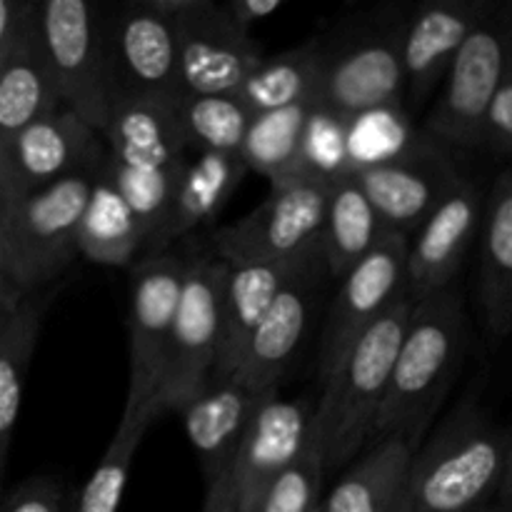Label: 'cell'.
Instances as JSON below:
<instances>
[{"instance_id": "cell-1", "label": "cell", "mask_w": 512, "mask_h": 512, "mask_svg": "<svg viewBox=\"0 0 512 512\" xmlns=\"http://www.w3.org/2000/svg\"><path fill=\"white\" fill-rule=\"evenodd\" d=\"M463 350L465 308L455 285L415 303L370 443L405 438L420 448L453 385Z\"/></svg>"}, {"instance_id": "cell-2", "label": "cell", "mask_w": 512, "mask_h": 512, "mask_svg": "<svg viewBox=\"0 0 512 512\" xmlns=\"http://www.w3.org/2000/svg\"><path fill=\"white\" fill-rule=\"evenodd\" d=\"M410 5H375L340 18L318 35L315 108L343 120L400 108L405 100L403 28Z\"/></svg>"}, {"instance_id": "cell-3", "label": "cell", "mask_w": 512, "mask_h": 512, "mask_svg": "<svg viewBox=\"0 0 512 512\" xmlns=\"http://www.w3.org/2000/svg\"><path fill=\"white\" fill-rule=\"evenodd\" d=\"M413 305L410 298L393 305L323 383L310 415V440L323 455L325 473L355 460L373 438Z\"/></svg>"}, {"instance_id": "cell-4", "label": "cell", "mask_w": 512, "mask_h": 512, "mask_svg": "<svg viewBox=\"0 0 512 512\" xmlns=\"http://www.w3.org/2000/svg\"><path fill=\"white\" fill-rule=\"evenodd\" d=\"M510 433L473 398L463 400L438 433L415 450L408 480L410 512H468L495 503L505 475Z\"/></svg>"}, {"instance_id": "cell-5", "label": "cell", "mask_w": 512, "mask_h": 512, "mask_svg": "<svg viewBox=\"0 0 512 512\" xmlns=\"http://www.w3.org/2000/svg\"><path fill=\"white\" fill-rule=\"evenodd\" d=\"M90 175L33 190L3 208L10 285L20 298L40 293L78 255V233L88 203Z\"/></svg>"}, {"instance_id": "cell-6", "label": "cell", "mask_w": 512, "mask_h": 512, "mask_svg": "<svg viewBox=\"0 0 512 512\" xmlns=\"http://www.w3.org/2000/svg\"><path fill=\"white\" fill-rule=\"evenodd\" d=\"M510 55L512 5H495L455 55L443 90L425 118V135L455 148L483 145L485 115L508 70Z\"/></svg>"}, {"instance_id": "cell-7", "label": "cell", "mask_w": 512, "mask_h": 512, "mask_svg": "<svg viewBox=\"0 0 512 512\" xmlns=\"http://www.w3.org/2000/svg\"><path fill=\"white\" fill-rule=\"evenodd\" d=\"M35 18L63 108L100 133L110 110L100 5L90 0H35Z\"/></svg>"}, {"instance_id": "cell-8", "label": "cell", "mask_w": 512, "mask_h": 512, "mask_svg": "<svg viewBox=\"0 0 512 512\" xmlns=\"http://www.w3.org/2000/svg\"><path fill=\"white\" fill-rule=\"evenodd\" d=\"M330 180L295 178L273 185L268 198L213 235V258L223 263L290 260L320 248Z\"/></svg>"}, {"instance_id": "cell-9", "label": "cell", "mask_w": 512, "mask_h": 512, "mask_svg": "<svg viewBox=\"0 0 512 512\" xmlns=\"http://www.w3.org/2000/svg\"><path fill=\"white\" fill-rule=\"evenodd\" d=\"M228 263L213 255L188 258L165 378L158 390L163 413L180 410L215 373L220 345V303Z\"/></svg>"}, {"instance_id": "cell-10", "label": "cell", "mask_w": 512, "mask_h": 512, "mask_svg": "<svg viewBox=\"0 0 512 512\" xmlns=\"http://www.w3.org/2000/svg\"><path fill=\"white\" fill-rule=\"evenodd\" d=\"M110 100L138 98L173 103L183 88L178 75L175 30L145 0L100 5Z\"/></svg>"}, {"instance_id": "cell-11", "label": "cell", "mask_w": 512, "mask_h": 512, "mask_svg": "<svg viewBox=\"0 0 512 512\" xmlns=\"http://www.w3.org/2000/svg\"><path fill=\"white\" fill-rule=\"evenodd\" d=\"M185 265L188 258L168 250L143 255L138 263L130 265V383L125 398L128 408L158 400L165 365H168Z\"/></svg>"}, {"instance_id": "cell-12", "label": "cell", "mask_w": 512, "mask_h": 512, "mask_svg": "<svg viewBox=\"0 0 512 512\" xmlns=\"http://www.w3.org/2000/svg\"><path fill=\"white\" fill-rule=\"evenodd\" d=\"M408 240L388 233L340 280L320 338V385L393 305L408 298Z\"/></svg>"}, {"instance_id": "cell-13", "label": "cell", "mask_w": 512, "mask_h": 512, "mask_svg": "<svg viewBox=\"0 0 512 512\" xmlns=\"http://www.w3.org/2000/svg\"><path fill=\"white\" fill-rule=\"evenodd\" d=\"M355 180L390 233H415L463 180L445 145L425 135L398 155L358 165Z\"/></svg>"}, {"instance_id": "cell-14", "label": "cell", "mask_w": 512, "mask_h": 512, "mask_svg": "<svg viewBox=\"0 0 512 512\" xmlns=\"http://www.w3.org/2000/svg\"><path fill=\"white\" fill-rule=\"evenodd\" d=\"M5 145L10 180L18 198L75 175L95 178L108 160L98 130L68 108L35 120Z\"/></svg>"}, {"instance_id": "cell-15", "label": "cell", "mask_w": 512, "mask_h": 512, "mask_svg": "<svg viewBox=\"0 0 512 512\" xmlns=\"http://www.w3.org/2000/svg\"><path fill=\"white\" fill-rule=\"evenodd\" d=\"M310 415L313 408L308 400L283 398L278 390L265 395L255 408L228 473L238 512L253 508L260 493L303 455L310 438Z\"/></svg>"}, {"instance_id": "cell-16", "label": "cell", "mask_w": 512, "mask_h": 512, "mask_svg": "<svg viewBox=\"0 0 512 512\" xmlns=\"http://www.w3.org/2000/svg\"><path fill=\"white\" fill-rule=\"evenodd\" d=\"M493 8L490 0H423L410 5L403 28L405 100L410 105L428 103L468 35Z\"/></svg>"}, {"instance_id": "cell-17", "label": "cell", "mask_w": 512, "mask_h": 512, "mask_svg": "<svg viewBox=\"0 0 512 512\" xmlns=\"http://www.w3.org/2000/svg\"><path fill=\"white\" fill-rule=\"evenodd\" d=\"M173 30L183 93H235L263 60V50L253 35L235 28L215 0H203Z\"/></svg>"}, {"instance_id": "cell-18", "label": "cell", "mask_w": 512, "mask_h": 512, "mask_svg": "<svg viewBox=\"0 0 512 512\" xmlns=\"http://www.w3.org/2000/svg\"><path fill=\"white\" fill-rule=\"evenodd\" d=\"M485 198L473 180L463 178L448 198L408 240V298L413 303L455 285L470 245L480 235Z\"/></svg>"}, {"instance_id": "cell-19", "label": "cell", "mask_w": 512, "mask_h": 512, "mask_svg": "<svg viewBox=\"0 0 512 512\" xmlns=\"http://www.w3.org/2000/svg\"><path fill=\"white\" fill-rule=\"evenodd\" d=\"M323 275H328V270H325L323 255L318 253L290 278V283L280 290L275 303L250 335L248 348L233 373L235 378L263 390L280 388V380L293 355L303 345L310 320L318 308Z\"/></svg>"}, {"instance_id": "cell-20", "label": "cell", "mask_w": 512, "mask_h": 512, "mask_svg": "<svg viewBox=\"0 0 512 512\" xmlns=\"http://www.w3.org/2000/svg\"><path fill=\"white\" fill-rule=\"evenodd\" d=\"M273 390L278 388H255L235 375L210 378V383L178 410L208 483L230 473L255 408Z\"/></svg>"}, {"instance_id": "cell-21", "label": "cell", "mask_w": 512, "mask_h": 512, "mask_svg": "<svg viewBox=\"0 0 512 512\" xmlns=\"http://www.w3.org/2000/svg\"><path fill=\"white\" fill-rule=\"evenodd\" d=\"M100 138L108 150V163L135 173H160L178 178L190 155L180 138L170 105L155 100H110Z\"/></svg>"}, {"instance_id": "cell-22", "label": "cell", "mask_w": 512, "mask_h": 512, "mask_svg": "<svg viewBox=\"0 0 512 512\" xmlns=\"http://www.w3.org/2000/svg\"><path fill=\"white\" fill-rule=\"evenodd\" d=\"M318 253L320 248L290 260L228 265L223 283V303H220V345L213 378H228L235 373L245 348H248L250 335L265 318L280 290Z\"/></svg>"}, {"instance_id": "cell-23", "label": "cell", "mask_w": 512, "mask_h": 512, "mask_svg": "<svg viewBox=\"0 0 512 512\" xmlns=\"http://www.w3.org/2000/svg\"><path fill=\"white\" fill-rule=\"evenodd\" d=\"M248 173L240 153L188 155L173 185L168 213L145 245L143 255L165 253L175 240L213 220Z\"/></svg>"}, {"instance_id": "cell-24", "label": "cell", "mask_w": 512, "mask_h": 512, "mask_svg": "<svg viewBox=\"0 0 512 512\" xmlns=\"http://www.w3.org/2000/svg\"><path fill=\"white\" fill-rule=\"evenodd\" d=\"M415 450L405 438H380L320 503V512H410L408 480Z\"/></svg>"}, {"instance_id": "cell-25", "label": "cell", "mask_w": 512, "mask_h": 512, "mask_svg": "<svg viewBox=\"0 0 512 512\" xmlns=\"http://www.w3.org/2000/svg\"><path fill=\"white\" fill-rule=\"evenodd\" d=\"M60 108L63 98L40 43L33 3L28 23L0 60V138L8 143L30 123Z\"/></svg>"}, {"instance_id": "cell-26", "label": "cell", "mask_w": 512, "mask_h": 512, "mask_svg": "<svg viewBox=\"0 0 512 512\" xmlns=\"http://www.w3.org/2000/svg\"><path fill=\"white\" fill-rule=\"evenodd\" d=\"M480 305L495 340L512 333V168L495 178L480 225Z\"/></svg>"}, {"instance_id": "cell-27", "label": "cell", "mask_w": 512, "mask_h": 512, "mask_svg": "<svg viewBox=\"0 0 512 512\" xmlns=\"http://www.w3.org/2000/svg\"><path fill=\"white\" fill-rule=\"evenodd\" d=\"M388 233L353 173L330 183L320 230V255L328 278L340 283Z\"/></svg>"}, {"instance_id": "cell-28", "label": "cell", "mask_w": 512, "mask_h": 512, "mask_svg": "<svg viewBox=\"0 0 512 512\" xmlns=\"http://www.w3.org/2000/svg\"><path fill=\"white\" fill-rule=\"evenodd\" d=\"M145 225L120 195L113 180L100 170L90 185L78 233V255L95 265H133L143 258Z\"/></svg>"}, {"instance_id": "cell-29", "label": "cell", "mask_w": 512, "mask_h": 512, "mask_svg": "<svg viewBox=\"0 0 512 512\" xmlns=\"http://www.w3.org/2000/svg\"><path fill=\"white\" fill-rule=\"evenodd\" d=\"M48 293H33L20 298L5 315L0 328V498H3L5 465H8L10 443H13L15 423L23 403L25 378L30 360L38 345L40 325H43Z\"/></svg>"}, {"instance_id": "cell-30", "label": "cell", "mask_w": 512, "mask_h": 512, "mask_svg": "<svg viewBox=\"0 0 512 512\" xmlns=\"http://www.w3.org/2000/svg\"><path fill=\"white\" fill-rule=\"evenodd\" d=\"M320 88V48L318 38H310L295 48L263 55L235 95L250 115L290 105H315Z\"/></svg>"}, {"instance_id": "cell-31", "label": "cell", "mask_w": 512, "mask_h": 512, "mask_svg": "<svg viewBox=\"0 0 512 512\" xmlns=\"http://www.w3.org/2000/svg\"><path fill=\"white\" fill-rule=\"evenodd\" d=\"M313 105H290L253 115L240 145V158L250 173L270 180V185H283L295 178H308L303 163L305 128ZM313 178V175H310Z\"/></svg>"}, {"instance_id": "cell-32", "label": "cell", "mask_w": 512, "mask_h": 512, "mask_svg": "<svg viewBox=\"0 0 512 512\" xmlns=\"http://www.w3.org/2000/svg\"><path fill=\"white\" fill-rule=\"evenodd\" d=\"M160 415L163 410H160L158 400L135 405V408L125 405L118 430L105 448L103 458L98 460L83 488L73 493V512H118L135 453H138L150 425Z\"/></svg>"}, {"instance_id": "cell-33", "label": "cell", "mask_w": 512, "mask_h": 512, "mask_svg": "<svg viewBox=\"0 0 512 512\" xmlns=\"http://www.w3.org/2000/svg\"><path fill=\"white\" fill-rule=\"evenodd\" d=\"M170 113L190 155L240 153L253 120L235 93H180L170 103Z\"/></svg>"}, {"instance_id": "cell-34", "label": "cell", "mask_w": 512, "mask_h": 512, "mask_svg": "<svg viewBox=\"0 0 512 512\" xmlns=\"http://www.w3.org/2000/svg\"><path fill=\"white\" fill-rule=\"evenodd\" d=\"M325 475L323 455L308 438L303 455L260 493L248 512H320Z\"/></svg>"}, {"instance_id": "cell-35", "label": "cell", "mask_w": 512, "mask_h": 512, "mask_svg": "<svg viewBox=\"0 0 512 512\" xmlns=\"http://www.w3.org/2000/svg\"><path fill=\"white\" fill-rule=\"evenodd\" d=\"M73 510V493L58 478L38 475L0 498V512H70Z\"/></svg>"}, {"instance_id": "cell-36", "label": "cell", "mask_w": 512, "mask_h": 512, "mask_svg": "<svg viewBox=\"0 0 512 512\" xmlns=\"http://www.w3.org/2000/svg\"><path fill=\"white\" fill-rule=\"evenodd\" d=\"M483 145L495 153L512 155V55L508 70L500 80L498 93H495L488 115H485Z\"/></svg>"}, {"instance_id": "cell-37", "label": "cell", "mask_w": 512, "mask_h": 512, "mask_svg": "<svg viewBox=\"0 0 512 512\" xmlns=\"http://www.w3.org/2000/svg\"><path fill=\"white\" fill-rule=\"evenodd\" d=\"M218 5L228 15L230 23L243 30V33H250L255 23H263V20H268L270 15L283 8L280 0H225V3Z\"/></svg>"}, {"instance_id": "cell-38", "label": "cell", "mask_w": 512, "mask_h": 512, "mask_svg": "<svg viewBox=\"0 0 512 512\" xmlns=\"http://www.w3.org/2000/svg\"><path fill=\"white\" fill-rule=\"evenodd\" d=\"M35 0H0V60L5 58L33 13Z\"/></svg>"}, {"instance_id": "cell-39", "label": "cell", "mask_w": 512, "mask_h": 512, "mask_svg": "<svg viewBox=\"0 0 512 512\" xmlns=\"http://www.w3.org/2000/svg\"><path fill=\"white\" fill-rule=\"evenodd\" d=\"M200 3L203 0H145V5L168 25H175L188 18V15H193L200 8Z\"/></svg>"}, {"instance_id": "cell-40", "label": "cell", "mask_w": 512, "mask_h": 512, "mask_svg": "<svg viewBox=\"0 0 512 512\" xmlns=\"http://www.w3.org/2000/svg\"><path fill=\"white\" fill-rule=\"evenodd\" d=\"M200 512H238L233 493H230L228 475H220V478L210 480L208 493H205V503Z\"/></svg>"}, {"instance_id": "cell-41", "label": "cell", "mask_w": 512, "mask_h": 512, "mask_svg": "<svg viewBox=\"0 0 512 512\" xmlns=\"http://www.w3.org/2000/svg\"><path fill=\"white\" fill-rule=\"evenodd\" d=\"M20 295L15 293L13 285H10V273H8V255H5V235H3V210H0V303L13 305L18 303Z\"/></svg>"}, {"instance_id": "cell-42", "label": "cell", "mask_w": 512, "mask_h": 512, "mask_svg": "<svg viewBox=\"0 0 512 512\" xmlns=\"http://www.w3.org/2000/svg\"><path fill=\"white\" fill-rule=\"evenodd\" d=\"M18 198L13 188V180H10V165H8V145L5 140L0 138V210L5 205H10L13 200Z\"/></svg>"}, {"instance_id": "cell-43", "label": "cell", "mask_w": 512, "mask_h": 512, "mask_svg": "<svg viewBox=\"0 0 512 512\" xmlns=\"http://www.w3.org/2000/svg\"><path fill=\"white\" fill-rule=\"evenodd\" d=\"M498 503L505 505V508H512V433L508 440V458H505V475L503 483H500Z\"/></svg>"}, {"instance_id": "cell-44", "label": "cell", "mask_w": 512, "mask_h": 512, "mask_svg": "<svg viewBox=\"0 0 512 512\" xmlns=\"http://www.w3.org/2000/svg\"><path fill=\"white\" fill-rule=\"evenodd\" d=\"M468 512H503V505H500V503H488V505H480V508L468 510Z\"/></svg>"}, {"instance_id": "cell-45", "label": "cell", "mask_w": 512, "mask_h": 512, "mask_svg": "<svg viewBox=\"0 0 512 512\" xmlns=\"http://www.w3.org/2000/svg\"><path fill=\"white\" fill-rule=\"evenodd\" d=\"M15 305V303H13ZM13 305H5V303H0V328H3V323H5V315H8V310L13 308Z\"/></svg>"}, {"instance_id": "cell-46", "label": "cell", "mask_w": 512, "mask_h": 512, "mask_svg": "<svg viewBox=\"0 0 512 512\" xmlns=\"http://www.w3.org/2000/svg\"><path fill=\"white\" fill-rule=\"evenodd\" d=\"M503 512H512V508H505V505H503Z\"/></svg>"}, {"instance_id": "cell-47", "label": "cell", "mask_w": 512, "mask_h": 512, "mask_svg": "<svg viewBox=\"0 0 512 512\" xmlns=\"http://www.w3.org/2000/svg\"><path fill=\"white\" fill-rule=\"evenodd\" d=\"M70 512H73V510H70Z\"/></svg>"}]
</instances>
